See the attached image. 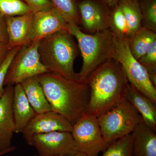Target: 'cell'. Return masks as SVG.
Returning a JSON list of instances; mask_svg holds the SVG:
<instances>
[{"instance_id":"cell-22","label":"cell","mask_w":156,"mask_h":156,"mask_svg":"<svg viewBox=\"0 0 156 156\" xmlns=\"http://www.w3.org/2000/svg\"><path fill=\"white\" fill-rule=\"evenodd\" d=\"M55 8L64 17L68 23L80 26V19L74 0H50Z\"/></svg>"},{"instance_id":"cell-34","label":"cell","mask_w":156,"mask_h":156,"mask_svg":"<svg viewBox=\"0 0 156 156\" xmlns=\"http://www.w3.org/2000/svg\"><path fill=\"white\" fill-rule=\"evenodd\" d=\"M81 1H82V0H81Z\"/></svg>"},{"instance_id":"cell-33","label":"cell","mask_w":156,"mask_h":156,"mask_svg":"<svg viewBox=\"0 0 156 156\" xmlns=\"http://www.w3.org/2000/svg\"><path fill=\"white\" fill-rule=\"evenodd\" d=\"M33 156H39V155H34ZM89 156L87 155L86 154L80 152H79V153H77L76 154H75L74 155H58V156Z\"/></svg>"},{"instance_id":"cell-3","label":"cell","mask_w":156,"mask_h":156,"mask_svg":"<svg viewBox=\"0 0 156 156\" xmlns=\"http://www.w3.org/2000/svg\"><path fill=\"white\" fill-rule=\"evenodd\" d=\"M73 37L68 30L46 37L39 41L38 52L41 62L49 71L79 81L74 63L80 51Z\"/></svg>"},{"instance_id":"cell-6","label":"cell","mask_w":156,"mask_h":156,"mask_svg":"<svg viewBox=\"0 0 156 156\" xmlns=\"http://www.w3.org/2000/svg\"><path fill=\"white\" fill-rule=\"evenodd\" d=\"M114 58L121 65L129 83L156 103V89L145 68L131 54L128 39L115 38Z\"/></svg>"},{"instance_id":"cell-32","label":"cell","mask_w":156,"mask_h":156,"mask_svg":"<svg viewBox=\"0 0 156 156\" xmlns=\"http://www.w3.org/2000/svg\"><path fill=\"white\" fill-rule=\"evenodd\" d=\"M15 149H16V147H15L13 146L10 148V149L6 150L0 151V156H2L3 155L5 154H8L9 152L13 151L15 150Z\"/></svg>"},{"instance_id":"cell-25","label":"cell","mask_w":156,"mask_h":156,"mask_svg":"<svg viewBox=\"0 0 156 156\" xmlns=\"http://www.w3.org/2000/svg\"><path fill=\"white\" fill-rule=\"evenodd\" d=\"M143 26L156 32V0H139Z\"/></svg>"},{"instance_id":"cell-8","label":"cell","mask_w":156,"mask_h":156,"mask_svg":"<svg viewBox=\"0 0 156 156\" xmlns=\"http://www.w3.org/2000/svg\"><path fill=\"white\" fill-rule=\"evenodd\" d=\"M79 152L89 156H98L108 144L104 137L97 117L84 114L73 126L71 132Z\"/></svg>"},{"instance_id":"cell-31","label":"cell","mask_w":156,"mask_h":156,"mask_svg":"<svg viewBox=\"0 0 156 156\" xmlns=\"http://www.w3.org/2000/svg\"><path fill=\"white\" fill-rule=\"evenodd\" d=\"M102 2L110 9L118 5L120 0H102Z\"/></svg>"},{"instance_id":"cell-18","label":"cell","mask_w":156,"mask_h":156,"mask_svg":"<svg viewBox=\"0 0 156 156\" xmlns=\"http://www.w3.org/2000/svg\"><path fill=\"white\" fill-rule=\"evenodd\" d=\"M20 84L36 114L52 111L39 82L38 76L26 79Z\"/></svg>"},{"instance_id":"cell-16","label":"cell","mask_w":156,"mask_h":156,"mask_svg":"<svg viewBox=\"0 0 156 156\" xmlns=\"http://www.w3.org/2000/svg\"><path fill=\"white\" fill-rule=\"evenodd\" d=\"M12 108L15 122V133H22L37 114L30 105L20 83L14 86Z\"/></svg>"},{"instance_id":"cell-1","label":"cell","mask_w":156,"mask_h":156,"mask_svg":"<svg viewBox=\"0 0 156 156\" xmlns=\"http://www.w3.org/2000/svg\"><path fill=\"white\" fill-rule=\"evenodd\" d=\"M38 77L52 111L64 117L73 126L87 112L90 96L87 82L51 72Z\"/></svg>"},{"instance_id":"cell-9","label":"cell","mask_w":156,"mask_h":156,"mask_svg":"<svg viewBox=\"0 0 156 156\" xmlns=\"http://www.w3.org/2000/svg\"><path fill=\"white\" fill-rule=\"evenodd\" d=\"M27 143L34 147L41 156L74 155L79 152L71 132L67 131L36 134Z\"/></svg>"},{"instance_id":"cell-5","label":"cell","mask_w":156,"mask_h":156,"mask_svg":"<svg viewBox=\"0 0 156 156\" xmlns=\"http://www.w3.org/2000/svg\"><path fill=\"white\" fill-rule=\"evenodd\" d=\"M97 119L108 145L131 134L136 126L143 122L139 113L125 98Z\"/></svg>"},{"instance_id":"cell-2","label":"cell","mask_w":156,"mask_h":156,"mask_svg":"<svg viewBox=\"0 0 156 156\" xmlns=\"http://www.w3.org/2000/svg\"><path fill=\"white\" fill-rule=\"evenodd\" d=\"M90 90L87 113L99 116L125 98L128 82L120 63L114 58L101 64L86 81Z\"/></svg>"},{"instance_id":"cell-15","label":"cell","mask_w":156,"mask_h":156,"mask_svg":"<svg viewBox=\"0 0 156 156\" xmlns=\"http://www.w3.org/2000/svg\"><path fill=\"white\" fill-rule=\"evenodd\" d=\"M125 98L136 109L146 126L156 131V103L128 83Z\"/></svg>"},{"instance_id":"cell-14","label":"cell","mask_w":156,"mask_h":156,"mask_svg":"<svg viewBox=\"0 0 156 156\" xmlns=\"http://www.w3.org/2000/svg\"><path fill=\"white\" fill-rule=\"evenodd\" d=\"M34 13L6 17L8 44L10 48L21 47L31 44V34Z\"/></svg>"},{"instance_id":"cell-19","label":"cell","mask_w":156,"mask_h":156,"mask_svg":"<svg viewBox=\"0 0 156 156\" xmlns=\"http://www.w3.org/2000/svg\"><path fill=\"white\" fill-rule=\"evenodd\" d=\"M156 40V32L142 26L128 39L129 49L138 60L146 53L151 44Z\"/></svg>"},{"instance_id":"cell-28","label":"cell","mask_w":156,"mask_h":156,"mask_svg":"<svg viewBox=\"0 0 156 156\" xmlns=\"http://www.w3.org/2000/svg\"><path fill=\"white\" fill-rule=\"evenodd\" d=\"M34 14L41 11H48L53 8L50 0H22Z\"/></svg>"},{"instance_id":"cell-11","label":"cell","mask_w":156,"mask_h":156,"mask_svg":"<svg viewBox=\"0 0 156 156\" xmlns=\"http://www.w3.org/2000/svg\"><path fill=\"white\" fill-rule=\"evenodd\" d=\"M73 125L69 121L53 111L37 114L22 132L26 142L34 135L54 131L71 132Z\"/></svg>"},{"instance_id":"cell-13","label":"cell","mask_w":156,"mask_h":156,"mask_svg":"<svg viewBox=\"0 0 156 156\" xmlns=\"http://www.w3.org/2000/svg\"><path fill=\"white\" fill-rule=\"evenodd\" d=\"M13 91L14 86H6L0 98V151L12 147V140L15 129L12 108Z\"/></svg>"},{"instance_id":"cell-26","label":"cell","mask_w":156,"mask_h":156,"mask_svg":"<svg viewBox=\"0 0 156 156\" xmlns=\"http://www.w3.org/2000/svg\"><path fill=\"white\" fill-rule=\"evenodd\" d=\"M138 61L145 68L152 83L156 87V40Z\"/></svg>"},{"instance_id":"cell-29","label":"cell","mask_w":156,"mask_h":156,"mask_svg":"<svg viewBox=\"0 0 156 156\" xmlns=\"http://www.w3.org/2000/svg\"><path fill=\"white\" fill-rule=\"evenodd\" d=\"M0 42L8 43V35L7 32L6 17L0 13Z\"/></svg>"},{"instance_id":"cell-7","label":"cell","mask_w":156,"mask_h":156,"mask_svg":"<svg viewBox=\"0 0 156 156\" xmlns=\"http://www.w3.org/2000/svg\"><path fill=\"white\" fill-rule=\"evenodd\" d=\"M38 44L33 42L20 47L9 66L5 86H14L28 78L50 72L41 61Z\"/></svg>"},{"instance_id":"cell-30","label":"cell","mask_w":156,"mask_h":156,"mask_svg":"<svg viewBox=\"0 0 156 156\" xmlns=\"http://www.w3.org/2000/svg\"><path fill=\"white\" fill-rule=\"evenodd\" d=\"M11 49L8 43L0 42V66L5 60Z\"/></svg>"},{"instance_id":"cell-20","label":"cell","mask_w":156,"mask_h":156,"mask_svg":"<svg viewBox=\"0 0 156 156\" xmlns=\"http://www.w3.org/2000/svg\"><path fill=\"white\" fill-rule=\"evenodd\" d=\"M118 4L126 18L129 38L143 26V17L139 0H120Z\"/></svg>"},{"instance_id":"cell-17","label":"cell","mask_w":156,"mask_h":156,"mask_svg":"<svg viewBox=\"0 0 156 156\" xmlns=\"http://www.w3.org/2000/svg\"><path fill=\"white\" fill-rule=\"evenodd\" d=\"M156 131L140 123L132 132V156H156Z\"/></svg>"},{"instance_id":"cell-24","label":"cell","mask_w":156,"mask_h":156,"mask_svg":"<svg viewBox=\"0 0 156 156\" xmlns=\"http://www.w3.org/2000/svg\"><path fill=\"white\" fill-rule=\"evenodd\" d=\"M30 12L32 11L30 8L22 0H0V13L5 17L19 16Z\"/></svg>"},{"instance_id":"cell-12","label":"cell","mask_w":156,"mask_h":156,"mask_svg":"<svg viewBox=\"0 0 156 156\" xmlns=\"http://www.w3.org/2000/svg\"><path fill=\"white\" fill-rule=\"evenodd\" d=\"M62 30H68V23L54 7L34 13L31 34V43Z\"/></svg>"},{"instance_id":"cell-4","label":"cell","mask_w":156,"mask_h":156,"mask_svg":"<svg viewBox=\"0 0 156 156\" xmlns=\"http://www.w3.org/2000/svg\"><path fill=\"white\" fill-rule=\"evenodd\" d=\"M68 31L78 42L83 58L79 80L86 82L91 73L101 64L114 58L115 37L109 29L94 34L83 32L74 23H68Z\"/></svg>"},{"instance_id":"cell-10","label":"cell","mask_w":156,"mask_h":156,"mask_svg":"<svg viewBox=\"0 0 156 156\" xmlns=\"http://www.w3.org/2000/svg\"><path fill=\"white\" fill-rule=\"evenodd\" d=\"M77 9L83 32L94 34L109 29V9L102 0H82Z\"/></svg>"},{"instance_id":"cell-27","label":"cell","mask_w":156,"mask_h":156,"mask_svg":"<svg viewBox=\"0 0 156 156\" xmlns=\"http://www.w3.org/2000/svg\"><path fill=\"white\" fill-rule=\"evenodd\" d=\"M20 47L12 48L5 60L0 66V98L2 97L5 92V82L8 70L13 58L16 56Z\"/></svg>"},{"instance_id":"cell-21","label":"cell","mask_w":156,"mask_h":156,"mask_svg":"<svg viewBox=\"0 0 156 156\" xmlns=\"http://www.w3.org/2000/svg\"><path fill=\"white\" fill-rule=\"evenodd\" d=\"M110 9L108 18L110 30L117 38L128 39V24L121 7L118 4Z\"/></svg>"},{"instance_id":"cell-23","label":"cell","mask_w":156,"mask_h":156,"mask_svg":"<svg viewBox=\"0 0 156 156\" xmlns=\"http://www.w3.org/2000/svg\"><path fill=\"white\" fill-rule=\"evenodd\" d=\"M132 133L117 140L108 145L101 156H132Z\"/></svg>"}]
</instances>
